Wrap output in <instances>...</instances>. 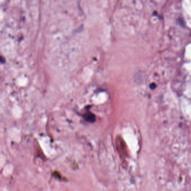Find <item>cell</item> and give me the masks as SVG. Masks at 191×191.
Instances as JSON below:
<instances>
[{
    "mask_svg": "<svg viewBox=\"0 0 191 191\" xmlns=\"http://www.w3.org/2000/svg\"><path fill=\"white\" fill-rule=\"evenodd\" d=\"M85 116H86V118H85L86 120L88 121L93 122L95 119V117L94 116V114H91V113H89L87 114H86Z\"/></svg>",
    "mask_w": 191,
    "mask_h": 191,
    "instance_id": "1",
    "label": "cell"
}]
</instances>
